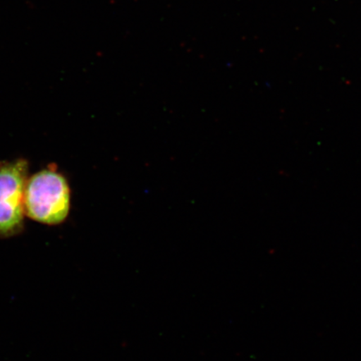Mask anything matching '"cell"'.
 Returning <instances> with one entry per match:
<instances>
[{
    "instance_id": "obj_1",
    "label": "cell",
    "mask_w": 361,
    "mask_h": 361,
    "mask_svg": "<svg viewBox=\"0 0 361 361\" xmlns=\"http://www.w3.org/2000/svg\"><path fill=\"white\" fill-rule=\"evenodd\" d=\"M70 188L66 180L55 170H43L27 182L25 214L37 222L56 225L69 214Z\"/></svg>"
},
{
    "instance_id": "obj_2",
    "label": "cell",
    "mask_w": 361,
    "mask_h": 361,
    "mask_svg": "<svg viewBox=\"0 0 361 361\" xmlns=\"http://www.w3.org/2000/svg\"><path fill=\"white\" fill-rule=\"evenodd\" d=\"M28 164L20 159L0 164V238H10L24 227Z\"/></svg>"
}]
</instances>
